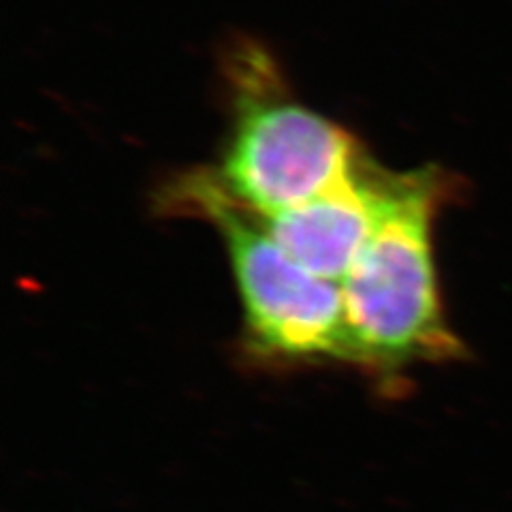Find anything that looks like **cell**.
I'll return each mask as SVG.
<instances>
[{
  "mask_svg": "<svg viewBox=\"0 0 512 512\" xmlns=\"http://www.w3.org/2000/svg\"><path fill=\"white\" fill-rule=\"evenodd\" d=\"M220 75L231 126L218 163L201 169L256 218L318 197L372 158L346 126L295 99L263 43L231 39L222 50Z\"/></svg>",
  "mask_w": 512,
  "mask_h": 512,
  "instance_id": "1",
  "label": "cell"
},
{
  "mask_svg": "<svg viewBox=\"0 0 512 512\" xmlns=\"http://www.w3.org/2000/svg\"><path fill=\"white\" fill-rule=\"evenodd\" d=\"M457 184L434 165L395 171L378 227L340 284L357 365L399 370L463 357L434 254V224Z\"/></svg>",
  "mask_w": 512,
  "mask_h": 512,
  "instance_id": "2",
  "label": "cell"
},
{
  "mask_svg": "<svg viewBox=\"0 0 512 512\" xmlns=\"http://www.w3.org/2000/svg\"><path fill=\"white\" fill-rule=\"evenodd\" d=\"M169 212L214 224L227 246L252 348L282 361L357 365L340 284L310 274L269 235L265 224L233 203L205 175L188 169L163 190Z\"/></svg>",
  "mask_w": 512,
  "mask_h": 512,
  "instance_id": "3",
  "label": "cell"
},
{
  "mask_svg": "<svg viewBox=\"0 0 512 512\" xmlns=\"http://www.w3.org/2000/svg\"><path fill=\"white\" fill-rule=\"evenodd\" d=\"M393 178L395 171L370 158L318 197L259 220L276 244L303 269L342 284L378 227Z\"/></svg>",
  "mask_w": 512,
  "mask_h": 512,
  "instance_id": "4",
  "label": "cell"
}]
</instances>
